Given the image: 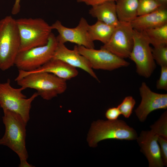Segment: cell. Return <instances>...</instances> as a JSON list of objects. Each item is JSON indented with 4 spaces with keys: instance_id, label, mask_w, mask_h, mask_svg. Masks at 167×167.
Masks as SVG:
<instances>
[{
    "instance_id": "6da1fadb",
    "label": "cell",
    "mask_w": 167,
    "mask_h": 167,
    "mask_svg": "<svg viewBox=\"0 0 167 167\" xmlns=\"http://www.w3.org/2000/svg\"><path fill=\"white\" fill-rule=\"evenodd\" d=\"M15 80L25 89L36 90L38 96L47 100L64 92L67 88L66 80L47 72L28 73L19 70Z\"/></svg>"
},
{
    "instance_id": "7a4b0ae2",
    "label": "cell",
    "mask_w": 167,
    "mask_h": 167,
    "mask_svg": "<svg viewBox=\"0 0 167 167\" xmlns=\"http://www.w3.org/2000/svg\"><path fill=\"white\" fill-rule=\"evenodd\" d=\"M2 117L5 130L0 139V145L6 146L16 153L20 160H27L28 155L26 147L27 123L22 117L15 112L3 110Z\"/></svg>"
},
{
    "instance_id": "3957f363",
    "label": "cell",
    "mask_w": 167,
    "mask_h": 167,
    "mask_svg": "<svg viewBox=\"0 0 167 167\" xmlns=\"http://www.w3.org/2000/svg\"><path fill=\"white\" fill-rule=\"evenodd\" d=\"M137 137L136 131L124 121L99 120L92 123L87 141L90 147H95L99 142L105 139L132 140Z\"/></svg>"
},
{
    "instance_id": "277c9868",
    "label": "cell",
    "mask_w": 167,
    "mask_h": 167,
    "mask_svg": "<svg viewBox=\"0 0 167 167\" xmlns=\"http://www.w3.org/2000/svg\"><path fill=\"white\" fill-rule=\"evenodd\" d=\"M20 45L16 19L6 16L0 20V70L5 71L14 65Z\"/></svg>"
},
{
    "instance_id": "5b68a950",
    "label": "cell",
    "mask_w": 167,
    "mask_h": 167,
    "mask_svg": "<svg viewBox=\"0 0 167 167\" xmlns=\"http://www.w3.org/2000/svg\"><path fill=\"white\" fill-rule=\"evenodd\" d=\"M19 34V51L46 45L52 29L41 18H21L16 19Z\"/></svg>"
},
{
    "instance_id": "8992f818",
    "label": "cell",
    "mask_w": 167,
    "mask_h": 167,
    "mask_svg": "<svg viewBox=\"0 0 167 167\" xmlns=\"http://www.w3.org/2000/svg\"><path fill=\"white\" fill-rule=\"evenodd\" d=\"M24 89L22 87H12L9 79L5 83L0 82V106L3 110H7L19 114L27 124L30 119L32 102L38 95L36 92L27 98L22 92Z\"/></svg>"
},
{
    "instance_id": "52a82bcc",
    "label": "cell",
    "mask_w": 167,
    "mask_h": 167,
    "mask_svg": "<svg viewBox=\"0 0 167 167\" xmlns=\"http://www.w3.org/2000/svg\"><path fill=\"white\" fill-rule=\"evenodd\" d=\"M58 43L56 36L52 32L46 45L19 51L14 65L19 70L24 71L40 68L53 58Z\"/></svg>"
},
{
    "instance_id": "ba28073f",
    "label": "cell",
    "mask_w": 167,
    "mask_h": 167,
    "mask_svg": "<svg viewBox=\"0 0 167 167\" xmlns=\"http://www.w3.org/2000/svg\"><path fill=\"white\" fill-rule=\"evenodd\" d=\"M133 40V46L129 58L135 63L137 74L148 78L156 66L150 43L144 31L134 29Z\"/></svg>"
},
{
    "instance_id": "9c48e42d",
    "label": "cell",
    "mask_w": 167,
    "mask_h": 167,
    "mask_svg": "<svg viewBox=\"0 0 167 167\" xmlns=\"http://www.w3.org/2000/svg\"><path fill=\"white\" fill-rule=\"evenodd\" d=\"M133 33L130 22L119 21L109 41L101 48L123 59L129 58L134 45Z\"/></svg>"
},
{
    "instance_id": "30bf717a",
    "label": "cell",
    "mask_w": 167,
    "mask_h": 167,
    "mask_svg": "<svg viewBox=\"0 0 167 167\" xmlns=\"http://www.w3.org/2000/svg\"><path fill=\"white\" fill-rule=\"evenodd\" d=\"M76 46L79 53L88 60L92 69L112 71L130 64L124 59L105 49L98 50Z\"/></svg>"
},
{
    "instance_id": "8fae6325",
    "label": "cell",
    "mask_w": 167,
    "mask_h": 167,
    "mask_svg": "<svg viewBox=\"0 0 167 167\" xmlns=\"http://www.w3.org/2000/svg\"><path fill=\"white\" fill-rule=\"evenodd\" d=\"M89 25L87 20L81 17L77 26L74 28L65 27L58 20L51 25L52 29L57 30L58 35L56 36L58 43L64 44L69 42L88 48H94V41L90 38L88 30Z\"/></svg>"
},
{
    "instance_id": "7c38bea8",
    "label": "cell",
    "mask_w": 167,
    "mask_h": 167,
    "mask_svg": "<svg viewBox=\"0 0 167 167\" xmlns=\"http://www.w3.org/2000/svg\"><path fill=\"white\" fill-rule=\"evenodd\" d=\"M141 102L135 110L136 115L141 122H144L152 111L167 108V94L152 91L146 84L143 82L139 88Z\"/></svg>"
},
{
    "instance_id": "4fadbf2b",
    "label": "cell",
    "mask_w": 167,
    "mask_h": 167,
    "mask_svg": "<svg viewBox=\"0 0 167 167\" xmlns=\"http://www.w3.org/2000/svg\"><path fill=\"white\" fill-rule=\"evenodd\" d=\"M158 136L151 130L142 131L136 140L140 151L148 159L149 167H163V164L157 141Z\"/></svg>"
},
{
    "instance_id": "5bb4252c",
    "label": "cell",
    "mask_w": 167,
    "mask_h": 167,
    "mask_svg": "<svg viewBox=\"0 0 167 167\" xmlns=\"http://www.w3.org/2000/svg\"><path fill=\"white\" fill-rule=\"evenodd\" d=\"M53 58L61 60L73 67L84 70L99 81L88 59L78 52L75 45L74 49L67 48L64 44L58 43Z\"/></svg>"
},
{
    "instance_id": "9a60e30c",
    "label": "cell",
    "mask_w": 167,
    "mask_h": 167,
    "mask_svg": "<svg viewBox=\"0 0 167 167\" xmlns=\"http://www.w3.org/2000/svg\"><path fill=\"white\" fill-rule=\"evenodd\" d=\"M134 29L144 31L167 24V6H162L156 10L137 16L130 22Z\"/></svg>"
},
{
    "instance_id": "2e32d148",
    "label": "cell",
    "mask_w": 167,
    "mask_h": 167,
    "mask_svg": "<svg viewBox=\"0 0 167 167\" xmlns=\"http://www.w3.org/2000/svg\"><path fill=\"white\" fill-rule=\"evenodd\" d=\"M25 72L28 73L38 72H48L66 80L76 77L79 74L78 71L76 68L61 60L53 58L35 70Z\"/></svg>"
},
{
    "instance_id": "e0dca14e",
    "label": "cell",
    "mask_w": 167,
    "mask_h": 167,
    "mask_svg": "<svg viewBox=\"0 0 167 167\" xmlns=\"http://www.w3.org/2000/svg\"><path fill=\"white\" fill-rule=\"evenodd\" d=\"M89 14L97 20L116 26L119 21L116 11V2L110 1L92 6Z\"/></svg>"
},
{
    "instance_id": "ac0fdd59",
    "label": "cell",
    "mask_w": 167,
    "mask_h": 167,
    "mask_svg": "<svg viewBox=\"0 0 167 167\" xmlns=\"http://www.w3.org/2000/svg\"><path fill=\"white\" fill-rule=\"evenodd\" d=\"M115 2L119 21L130 23L138 16V0H118Z\"/></svg>"
},
{
    "instance_id": "d6986e66",
    "label": "cell",
    "mask_w": 167,
    "mask_h": 167,
    "mask_svg": "<svg viewBox=\"0 0 167 167\" xmlns=\"http://www.w3.org/2000/svg\"><path fill=\"white\" fill-rule=\"evenodd\" d=\"M115 27L97 20L94 24H89L88 30L92 41H99L105 44L109 40Z\"/></svg>"
},
{
    "instance_id": "ffe728a7",
    "label": "cell",
    "mask_w": 167,
    "mask_h": 167,
    "mask_svg": "<svg viewBox=\"0 0 167 167\" xmlns=\"http://www.w3.org/2000/svg\"><path fill=\"white\" fill-rule=\"evenodd\" d=\"M144 31L154 47L167 45V24Z\"/></svg>"
},
{
    "instance_id": "44dd1931",
    "label": "cell",
    "mask_w": 167,
    "mask_h": 167,
    "mask_svg": "<svg viewBox=\"0 0 167 167\" xmlns=\"http://www.w3.org/2000/svg\"><path fill=\"white\" fill-rule=\"evenodd\" d=\"M162 6L157 0H138V16L153 12Z\"/></svg>"
},
{
    "instance_id": "7402d4cb",
    "label": "cell",
    "mask_w": 167,
    "mask_h": 167,
    "mask_svg": "<svg viewBox=\"0 0 167 167\" xmlns=\"http://www.w3.org/2000/svg\"><path fill=\"white\" fill-rule=\"evenodd\" d=\"M151 130L158 136L167 139V112H164L159 119L150 126Z\"/></svg>"
},
{
    "instance_id": "603a6c76",
    "label": "cell",
    "mask_w": 167,
    "mask_h": 167,
    "mask_svg": "<svg viewBox=\"0 0 167 167\" xmlns=\"http://www.w3.org/2000/svg\"><path fill=\"white\" fill-rule=\"evenodd\" d=\"M153 58L161 67L167 66V45L152 48Z\"/></svg>"
},
{
    "instance_id": "cb8c5ba5",
    "label": "cell",
    "mask_w": 167,
    "mask_h": 167,
    "mask_svg": "<svg viewBox=\"0 0 167 167\" xmlns=\"http://www.w3.org/2000/svg\"><path fill=\"white\" fill-rule=\"evenodd\" d=\"M135 103V101L132 96H128L124 98L117 107L121 114L128 118L132 113Z\"/></svg>"
},
{
    "instance_id": "d4e9b609",
    "label": "cell",
    "mask_w": 167,
    "mask_h": 167,
    "mask_svg": "<svg viewBox=\"0 0 167 167\" xmlns=\"http://www.w3.org/2000/svg\"><path fill=\"white\" fill-rule=\"evenodd\" d=\"M160 78L156 83L158 89L167 90V66H161Z\"/></svg>"
},
{
    "instance_id": "484cf974",
    "label": "cell",
    "mask_w": 167,
    "mask_h": 167,
    "mask_svg": "<svg viewBox=\"0 0 167 167\" xmlns=\"http://www.w3.org/2000/svg\"><path fill=\"white\" fill-rule=\"evenodd\" d=\"M157 141L160 144V153L164 166L167 165V139L158 136Z\"/></svg>"
},
{
    "instance_id": "4316f807",
    "label": "cell",
    "mask_w": 167,
    "mask_h": 167,
    "mask_svg": "<svg viewBox=\"0 0 167 167\" xmlns=\"http://www.w3.org/2000/svg\"><path fill=\"white\" fill-rule=\"evenodd\" d=\"M121 114L118 107H113L109 108L105 113V116L108 120H115L118 119Z\"/></svg>"
},
{
    "instance_id": "83f0119b",
    "label": "cell",
    "mask_w": 167,
    "mask_h": 167,
    "mask_svg": "<svg viewBox=\"0 0 167 167\" xmlns=\"http://www.w3.org/2000/svg\"><path fill=\"white\" fill-rule=\"evenodd\" d=\"M117 0H77V1L79 3H84L87 5L92 6L109 1L116 2Z\"/></svg>"
},
{
    "instance_id": "f1b7e54d",
    "label": "cell",
    "mask_w": 167,
    "mask_h": 167,
    "mask_svg": "<svg viewBox=\"0 0 167 167\" xmlns=\"http://www.w3.org/2000/svg\"><path fill=\"white\" fill-rule=\"evenodd\" d=\"M20 1L21 0H15L11 10V13L12 15H17L19 12L21 7Z\"/></svg>"
},
{
    "instance_id": "f546056e",
    "label": "cell",
    "mask_w": 167,
    "mask_h": 167,
    "mask_svg": "<svg viewBox=\"0 0 167 167\" xmlns=\"http://www.w3.org/2000/svg\"><path fill=\"white\" fill-rule=\"evenodd\" d=\"M19 167H33V165L29 164L26 160H20V163L19 165Z\"/></svg>"
},
{
    "instance_id": "4dcf8cb0",
    "label": "cell",
    "mask_w": 167,
    "mask_h": 167,
    "mask_svg": "<svg viewBox=\"0 0 167 167\" xmlns=\"http://www.w3.org/2000/svg\"><path fill=\"white\" fill-rule=\"evenodd\" d=\"M163 6H167V0H157Z\"/></svg>"
}]
</instances>
